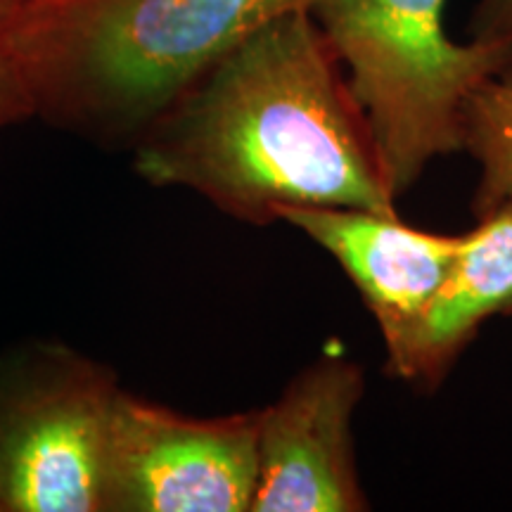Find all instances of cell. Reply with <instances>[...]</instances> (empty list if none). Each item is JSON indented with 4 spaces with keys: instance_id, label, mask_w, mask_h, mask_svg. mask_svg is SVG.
Masks as SVG:
<instances>
[{
    "instance_id": "1",
    "label": "cell",
    "mask_w": 512,
    "mask_h": 512,
    "mask_svg": "<svg viewBox=\"0 0 512 512\" xmlns=\"http://www.w3.org/2000/svg\"><path fill=\"white\" fill-rule=\"evenodd\" d=\"M152 185L266 226L278 207L396 216L368 119L311 10L271 19L211 64L133 143Z\"/></svg>"
},
{
    "instance_id": "2",
    "label": "cell",
    "mask_w": 512,
    "mask_h": 512,
    "mask_svg": "<svg viewBox=\"0 0 512 512\" xmlns=\"http://www.w3.org/2000/svg\"><path fill=\"white\" fill-rule=\"evenodd\" d=\"M316 0H19L36 117L136 143L249 34Z\"/></svg>"
},
{
    "instance_id": "3",
    "label": "cell",
    "mask_w": 512,
    "mask_h": 512,
    "mask_svg": "<svg viewBox=\"0 0 512 512\" xmlns=\"http://www.w3.org/2000/svg\"><path fill=\"white\" fill-rule=\"evenodd\" d=\"M446 0H316L311 15L366 114L396 200L434 157L465 147V107L512 64V41L456 43Z\"/></svg>"
},
{
    "instance_id": "4",
    "label": "cell",
    "mask_w": 512,
    "mask_h": 512,
    "mask_svg": "<svg viewBox=\"0 0 512 512\" xmlns=\"http://www.w3.org/2000/svg\"><path fill=\"white\" fill-rule=\"evenodd\" d=\"M110 368L62 344L0 358V512H100Z\"/></svg>"
},
{
    "instance_id": "5",
    "label": "cell",
    "mask_w": 512,
    "mask_h": 512,
    "mask_svg": "<svg viewBox=\"0 0 512 512\" xmlns=\"http://www.w3.org/2000/svg\"><path fill=\"white\" fill-rule=\"evenodd\" d=\"M259 411L188 418L119 389L102 446L100 512H249Z\"/></svg>"
},
{
    "instance_id": "6",
    "label": "cell",
    "mask_w": 512,
    "mask_h": 512,
    "mask_svg": "<svg viewBox=\"0 0 512 512\" xmlns=\"http://www.w3.org/2000/svg\"><path fill=\"white\" fill-rule=\"evenodd\" d=\"M366 370L325 356L299 370L271 406L259 408V477L249 512H361L351 418Z\"/></svg>"
},
{
    "instance_id": "7",
    "label": "cell",
    "mask_w": 512,
    "mask_h": 512,
    "mask_svg": "<svg viewBox=\"0 0 512 512\" xmlns=\"http://www.w3.org/2000/svg\"><path fill=\"white\" fill-rule=\"evenodd\" d=\"M275 221L323 247L373 313L387 349V373L403 380L415 337L456 266L465 233L406 226L401 216L344 207H278Z\"/></svg>"
},
{
    "instance_id": "8",
    "label": "cell",
    "mask_w": 512,
    "mask_h": 512,
    "mask_svg": "<svg viewBox=\"0 0 512 512\" xmlns=\"http://www.w3.org/2000/svg\"><path fill=\"white\" fill-rule=\"evenodd\" d=\"M512 316V202L479 216L422 320L403 382L434 392L486 320Z\"/></svg>"
},
{
    "instance_id": "9",
    "label": "cell",
    "mask_w": 512,
    "mask_h": 512,
    "mask_svg": "<svg viewBox=\"0 0 512 512\" xmlns=\"http://www.w3.org/2000/svg\"><path fill=\"white\" fill-rule=\"evenodd\" d=\"M479 164L475 216L512 202V64L477 88L465 107V147Z\"/></svg>"
},
{
    "instance_id": "10",
    "label": "cell",
    "mask_w": 512,
    "mask_h": 512,
    "mask_svg": "<svg viewBox=\"0 0 512 512\" xmlns=\"http://www.w3.org/2000/svg\"><path fill=\"white\" fill-rule=\"evenodd\" d=\"M19 0H0V126L36 117L34 95L17 36Z\"/></svg>"
},
{
    "instance_id": "11",
    "label": "cell",
    "mask_w": 512,
    "mask_h": 512,
    "mask_svg": "<svg viewBox=\"0 0 512 512\" xmlns=\"http://www.w3.org/2000/svg\"><path fill=\"white\" fill-rule=\"evenodd\" d=\"M467 34L475 41H512V0H477L467 22Z\"/></svg>"
}]
</instances>
